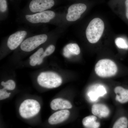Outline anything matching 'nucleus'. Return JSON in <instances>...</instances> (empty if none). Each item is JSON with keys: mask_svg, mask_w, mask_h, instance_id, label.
<instances>
[{"mask_svg": "<svg viewBox=\"0 0 128 128\" xmlns=\"http://www.w3.org/2000/svg\"><path fill=\"white\" fill-rule=\"evenodd\" d=\"M104 30L103 21L99 18H96L89 23L86 31V38L89 42L95 44L100 38Z\"/></svg>", "mask_w": 128, "mask_h": 128, "instance_id": "1", "label": "nucleus"}, {"mask_svg": "<svg viewBox=\"0 0 128 128\" xmlns=\"http://www.w3.org/2000/svg\"><path fill=\"white\" fill-rule=\"evenodd\" d=\"M95 70L98 76L102 78H108L116 74L118 67L113 61L105 59L100 60L97 63Z\"/></svg>", "mask_w": 128, "mask_h": 128, "instance_id": "2", "label": "nucleus"}, {"mask_svg": "<svg viewBox=\"0 0 128 128\" xmlns=\"http://www.w3.org/2000/svg\"><path fill=\"white\" fill-rule=\"evenodd\" d=\"M37 80L41 86L48 89L59 87L62 82L61 76L52 72H42L38 76Z\"/></svg>", "mask_w": 128, "mask_h": 128, "instance_id": "3", "label": "nucleus"}, {"mask_svg": "<svg viewBox=\"0 0 128 128\" xmlns=\"http://www.w3.org/2000/svg\"><path fill=\"white\" fill-rule=\"evenodd\" d=\"M40 108L41 106L38 101L34 99H27L20 105L19 113L23 118H31L38 113Z\"/></svg>", "mask_w": 128, "mask_h": 128, "instance_id": "4", "label": "nucleus"}, {"mask_svg": "<svg viewBox=\"0 0 128 128\" xmlns=\"http://www.w3.org/2000/svg\"><path fill=\"white\" fill-rule=\"evenodd\" d=\"M47 39L48 36L45 34H40L30 37L22 43L20 45L21 49L25 52H30L45 42Z\"/></svg>", "mask_w": 128, "mask_h": 128, "instance_id": "5", "label": "nucleus"}, {"mask_svg": "<svg viewBox=\"0 0 128 128\" xmlns=\"http://www.w3.org/2000/svg\"><path fill=\"white\" fill-rule=\"evenodd\" d=\"M55 14L52 11H45L32 15H26V19L32 23H47L55 17Z\"/></svg>", "mask_w": 128, "mask_h": 128, "instance_id": "6", "label": "nucleus"}, {"mask_svg": "<svg viewBox=\"0 0 128 128\" xmlns=\"http://www.w3.org/2000/svg\"><path fill=\"white\" fill-rule=\"evenodd\" d=\"M86 6L84 4L78 3L71 5L69 8L66 19L69 22L77 20L86 9Z\"/></svg>", "mask_w": 128, "mask_h": 128, "instance_id": "7", "label": "nucleus"}, {"mask_svg": "<svg viewBox=\"0 0 128 128\" xmlns=\"http://www.w3.org/2000/svg\"><path fill=\"white\" fill-rule=\"evenodd\" d=\"M54 0H32L29 5V8L32 12H41L50 9L54 6Z\"/></svg>", "mask_w": 128, "mask_h": 128, "instance_id": "8", "label": "nucleus"}, {"mask_svg": "<svg viewBox=\"0 0 128 128\" xmlns=\"http://www.w3.org/2000/svg\"><path fill=\"white\" fill-rule=\"evenodd\" d=\"M27 32L25 31H20L16 32L10 36L7 41V46L11 50L16 48L26 36Z\"/></svg>", "mask_w": 128, "mask_h": 128, "instance_id": "9", "label": "nucleus"}, {"mask_svg": "<svg viewBox=\"0 0 128 128\" xmlns=\"http://www.w3.org/2000/svg\"><path fill=\"white\" fill-rule=\"evenodd\" d=\"M106 93V90L104 86L98 84L91 86L89 89L87 94L91 100L96 101L98 98L103 96Z\"/></svg>", "mask_w": 128, "mask_h": 128, "instance_id": "10", "label": "nucleus"}, {"mask_svg": "<svg viewBox=\"0 0 128 128\" xmlns=\"http://www.w3.org/2000/svg\"><path fill=\"white\" fill-rule=\"evenodd\" d=\"M70 112L66 109L60 110L54 113L49 118L48 122L50 124L60 123L68 118Z\"/></svg>", "mask_w": 128, "mask_h": 128, "instance_id": "11", "label": "nucleus"}, {"mask_svg": "<svg viewBox=\"0 0 128 128\" xmlns=\"http://www.w3.org/2000/svg\"><path fill=\"white\" fill-rule=\"evenodd\" d=\"M92 114L99 118H106L109 116L110 111L106 105L102 104H96L92 105Z\"/></svg>", "mask_w": 128, "mask_h": 128, "instance_id": "12", "label": "nucleus"}, {"mask_svg": "<svg viewBox=\"0 0 128 128\" xmlns=\"http://www.w3.org/2000/svg\"><path fill=\"white\" fill-rule=\"evenodd\" d=\"M50 107L54 110H64L72 108V105L69 101L59 98H55L51 102Z\"/></svg>", "mask_w": 128, "mask_h": 128, "instance_id": "13", "label": "nucleus"}, {"mask_svg": "<svg viewBox=\"0 0 128 128\" xmlns=\"http://www.w3.org/2000/svg\"><path fill=\"white\" fill-rule=\"evenodd\" d=\"M114 92L116 94V100L121 104L126 103L128 102V89L121 86H118L114 89Z\"/></svg>", "mask_w": 128, "mask_h": 128, "instance_id": "14", "label": "nucleus"}, {"mask_svg": "<svg viewBox=\"0 0 128 128\" xmlns=\"http://www.w3.org/2000/svg\"><path fill=\"white\" fill-rule=\"evenodd\" d=\"M80 52L79 46L76 44L70 43L67 44L64 48L63 54L65 57L70 58L72 55H77Z\"/></svg>", "mask_w": 128, "mask_h": 128, "instance_id": "15", "label": "nucleus"}, {"mask_svg": "<svg viewBox=\"0 0 128 128\" xmlns=\"http://www.w3.org/2000/svg\"><path fill=\"white\" fill-rule=\"evenodd\" d=\"M97 118L94 115L85 117L82 120L83 126L86 128H99L100 123L97 122Z\"/></svg>", "mask_w": 128, "mask_h": 128, "instance_id": "16", "label": "nucleus"}, {"mask_svg": "<svg viewBox=\"0 0 128 128\" xmlns=\"http://www.w3.org/2000/svg\"><path fill=\"white\" fill-rule=\"evenodd\" d=\"M43 48H40L36 52L31 56L30 57V64L32 66H34L38 64L40 58L44 53Z\"/></svg>", "mask_w": 128, "mask_h": 128, "instance_id": "17", "label": "nucleus"}, {"mask_svg": "<svg viewBox=\"0 0 128 128\" xmlns=\"http://www.w3.org/2000/svg\"><path fill=\"white\" fill-rule=\"evenodd\" d=\"M128 120L125 117H121L114 123L112 128H128Z\"/></svg>", "mask_w": 128, "mask_h": 128, "instance_id": "18", "label": "nucleus"}, {"mask_svg": "<svg viewBox=\"0 0 128 128\" xmlns=\"http://www.w3.org/2000/svg\"><path fill=\"white\" fill-rule=\"evenodd\" d=\"M115 44L118 48L123 49H128V44L126 40L122 38H118L115 41Z\"/></svg>", "mask_w": 128, "mask_h": 128, "instance_id": "19", "label": "nucleus"}, {"mask_svg": "<svg viewBox=\"0 0 128 128\" xmlns=\"http://www.w3.org/2000/svg\"><path fill=\"white\" fill-rule=\"evenodd\" d=\"M1 84L4 86V89L6 90H13L15 89L16 84L14 80H9L6 82H2Z\"/></svg>", "mask_w": 128, "mask_h": 128, "instance_id": "20", "label": "nucleus"}, {"mask_svg": "<svg viewBox=\"0 0 128 128\" xmlns=\"http://www.w3.org/2000/svg\"><path fill=\"white\" fill-rule=\"evenodd\" d=\"M55 49V46L53 45H50L46 49L45 51L44 52L42 55L44 57H46V56L50 55L54 52Z\"/></svg>", "mask_w": 128, "mask_h": 128, "instance_id": "21", "label": "nucleus"}, {"mask_svg": "<svg viewBox=\"0 0 128 128\" xmlns=\"http://www.w3.org/2000/svg\"><path fill=\"white\" fill-rule=\"evenodd\" d=\"M11 93H8L6 90V89H3L0 90V100H2L3 99L8 98L10 96Z\"/></svg>", "mask_w": 128, "mask_h": 128, "instance_id": "22", "label": "nucleus"}, {"mask_svg": "<svg viewBox=\"0 0 128 128\" xmlns=\"http://www.w3.org/2000/svg\"><path fill=\"white\" fill-rule=\"evenodd\" d=\"M7 9V2L6 0H0V10L1 12H4Z\"/></svg>", "mask_w": 128, "mask_h": 128, "instance_id": "23", "label": "nucleus"}, {"mask_svg": "<svg viewBox=\"0 0 128 128\" xmlns=\"http://www.w3.org/2000/svg\"><path fill=\"white\" fill-rule=\"evenodd\" d=\"M125 3L126 7V16L128 19V0H126Z\"/></svg>", "mask_w": 128, "mask_h": 128, "instance_id": "24", "label": "nucleus"}]
</instances>
